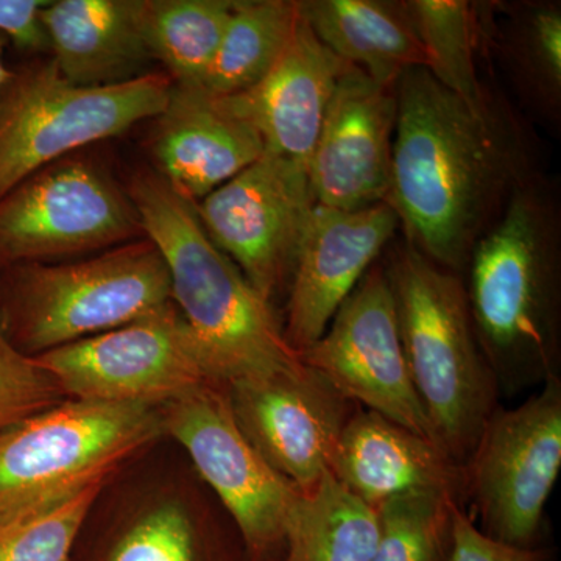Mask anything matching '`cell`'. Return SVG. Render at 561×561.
<instances>
[{"instance_id": "6", "label": "cell", "mask_w": 561, "mask_h": 561, "mask_svg": "<svg viewBox=\"0 0 561 561\" xmlns=\"http://www.w3.org/2000/svg\"><path fill=\"white\" fill-rule=\"evenodd\" d=\"M162 408L69 400L0 435V524L108 481L157 440Z\"/></svg>"}, {"instance_id": "8", "label": "cell", "mask_w": 561, "mask_h": 561, "mask_svg": "<svg viewBox=\"0 0 561 561\" xmlns=\"http://www.w3.org/2000/svg\"><path fill=\"white\" fill-rule=\"evenodd\" d=\"M140 238L130 195L83 158L54 162L0 198V264H46Z\"/></svg>"}, {"instance_id": "17", "label": "cell", "mask_w": 561, "mask_h": 561, "mask_svg": "<svg viewBox=\"0 0 561 561\" xmlns=\"http://www.w3.org/2000/svg\"><path fill=\"white\" fill-rule=\"evenodd\" d=\"M153 153L160 175L198 203L265 153L261 136L206 88L172 83L154 117Z\"/></svg>"}, {"instance_id": "16", "label": "cell", "mask_w": 561, "mask_h": 561, "mask_svg": "<svg viewBox=\"0 0 561 561\" xmlns=\"http://www.w3.org/2000/svg\"><path fill=\"white\" fill-rule=\"evenodd\" d=\"M398 230L387 202L354 210L316 206L287 289L283 332L295 353L319 341Z\"/></svg>"}, {"instance_id": "4", "label": "cell", "mask_w": 561, "mask_h": 561, "mask_svg": "<svg viewBox=\"0 0 561 561\" xmlns=\"http://www.w3.org/2000/svg\"><path fill=\"white\" fill-rule=\"evenodd\" d=\"M402 351L435 445L465 467L491 413L494 373L472 327L463 278L402 242L386 264Z\"/></svg>"}, {"instance_id": "9", "label": "cell", "mask_w": 561, "mask_h": 561, "mask_svg": "<svg viewBox=\"0 0 561 561\" xmlns=\"http://www.w3.org/2000/svg\"><path fill=\"white\" fill-rule=\"evenodd\" d=\"M561 470V379H548L513 409L497 408L465 463L482 531L534 548L546 504Z\"/></svg>"}, {"instance_id": "18", "label": "cell", "mask_w": 561, "mask_h": 561, "mask_svg": "<svg viewBox=\"0 0 561 561\" xmlns=\"http://www.w3.org/2000/svg\"><path fill=\"white\" fill-rule=\"evenodd\" d=\"M348 68L300 16L267 76L224 101L257 131L265 151L308 165L332 92Z\"/></svg>"}, {"instance_id": "15", "label": "cell", "mask_w": 561, "mask_h": 561, "mask_svg": "<svg viewBox=\"0 0 561 561\" xmlns=\"http://www.w3.org/2000/svg\"><path fill=\"white\" fill-rule=\"evenodd\" d=\"M397 113L394 87L354 66L343 73L306 165L317 205L354 210L387 202Z\"/></svg>"}, {"instance_id": "19", "label": "cell", "mask_w": 561, "mask_h": 561, "mask_svg": "<svg viewBox=\"0 0 561 561\" xmlns=\"http://www.w3.org/2000/svg\"><path fill=\"white\" fill-rule=\"evenodd\" d=\"M330 472L373 508L402 494L431 491L459 500L465 491L463 467L434 442L362 408L343 427Z\"/></svg>"}, {"instance_id": "33", "label": "cell", "mask_w": 561, "mask_h": 561, "mask_svg": "<svg viewBox=\"0 0 561 561\" xmlns=\"http://www.w3.org/2000/svg\"><path fill=\"white\" fill-rule=\"evenodd\" d=\"M9 41L3 33H0V105H2L3 95H5L7 90L10 88L11 80L14 79L13 73L7 68L5 58H3V51H5Z\"/></svg>"}, {"instance_id": "32", "label": "cell", "mask_w": 561, "mask_h": 561, "mask_svg": "<svg viewBox=\"0 0 561 561\" xmlns=\"http://www.w3.org/2000/svg\"><path fill=\"white\" fill-rule=\"evenodd\" d=\"M43 0H0V33L24 49L47 46L46 33L41 24Z\"/></svg>"}, {"instance_id": "14", "label": "cell", "mask_w": 561, "mask_h": 561, "mask_svg": "<svg viewBox=\"0 0 561 561\" xmlns=\"http://www.w3.org/2000/svg\"><path fill=\"white\" fill-rule=\"evenodd\" d=\"M225 389L247 440L300 493L330 471L343 427L359 408L301 359L289 370Z\"/></svg>"}, {"instance_id": "11", "label": "cell", "mask_w": 561, "mask_h": 561, "mask_svg": "<svg viewBox=\"0 0 561 561\" xmlns=\"http://www.w3.org/2000/svg\"><path fill=\"white\" fill-rule=\"evenodd\" d=\"M162 431L190 454L230 513L247 551L262 559L284 546L300 491L273 470L242 434L227 389L203 383L161 409Z\"/></svg>"}, {"instance_id": "25", "label": "cell", "mask_w": 561, "mask_h": 561, "mask_svg": "<svg viewBox=\"0 0 561 561\" xmlns=\"http://www.w3.org/2000/svg\"><path fill=\"white\" fill-rule=\"evenodd\" d=\"M300 22L297 0H236L203 88L227 98L260 83Z\"/></svg>"}, {"instance_id": "20", "label": "cell", "mask_w": 561, "mask_h": 561, "mask_svg": "<svg viewBox=\"0 0 561 561\" xmlns=\"http://www.w3.org/2000/svg\"><path fill=\"white\" fill-rule=\"evenodd\" d=\"M41 24L65 79L81 87H110L144 76L153 60L144 39L139 0H55ZM147 73V72H146Z\"/></svg>"}, {"instance_id": "13", "label": "cell", "mask_w": 561, "mask_h": 561, "mask_svg": "<svg viewBox=\"0 0 561 561\" xmlns=\"http://www.w3.org/2000/svg\"><path fill=\"white\" fill-rule=\"evenodd\" d=\"M298 357L354 404L434 442L409 376L383 264L373 265L319 341Z\"/></svg>"}, {"instance_id": "26", "label": "cell", "mask_w": 561, "mask_h": 561, "mask_svg": "<svg viewBox=\"0 0 561 561\" xmlns=\"http://www.w3.org/2000/svg\"><path fill=\"white\" fill-rule=\"evenodd\" d=\"M426 69L446 90L478 101L485 84L478 72L483 16L481 3L467 0H405Z\"/></svg>"}, {"instance_id": "10", "label": "cell", "mask_w": 561, "mask_h": 561, "mask_svg": "<svg viewBox=\"0 0 561 561\" xmlns=\"http://www.w3.org/2000/svg\"><path fill=\"white\" fill-rule=\"evenodd\" d=\"M33 357L62 393L80 401L164 408L214 382L173 301L116 330Z\"/></svg>"}, {"instance_id": "28", "label": "cell", "mask_w": 561, "mask_h": 561, "mask_svg": "<svg viewBox=\"0 0 561 561\" xmlns=\"http://www.w3.org/2000/svg\"><path fill=\"white\" fill-rule=\"evenodd\" d=\"M103 485L88 486L44 511L0 524V561H68Z\"/></svg>"}, {"instance_id": "21", "label": "cell", "mask_w": 561, "mask_h": 561, "mask_svg": "<svg viewBox=\"0 0 561 561\" xmlns=\"http://www.w3.org/2000/svg\"><path fill=\"white\" fill-rule=\"evenodd\" d=\"M301 20L341 60L394 87L426 54L405 0H297Z\"/></svg>"}, {"instance_id": "5", "label": "cell", "mask_w": 561, "mask_h": 561, "mask_svg": "<svg viewBox=\"0 0 561 561\" xmlns=\"http://www.w3.org/2000/svg\"><path fill=\"white\" fill-rule=\"evenodd\" d=\"M13 268L0 327L28 356L116 330L172 302L168 265L147 238L70 264Z\"/></svg>"}, {"instance_id": "12", "label": "cell", "mask_w": 561, "mask_h": 561, "mask_svg": "<svg viewBox=\"0 0 561 561\" xmlns=\"http://www.w3.org/2000/svg\"><path fill=\"white\" fill-rule=\"evenodd\" d=\"M316 206L306 165L268 151L195 203L214 245L271 302L289 289Z\"/></svg>"}, {"instance_id": "30", "label": "cell", "mask_w": 561, "mask_h": 561, "mask_svg": "<svg viewBox=\"0 0 561 561\" xmlns=\"http://www.w3.org/2000/svg\"><path fill=\"white\" fill-rule=\"evenodd\" d=\"M194 526L179 505H162L136 523L108 561H197Z\"/></svg>"}, {"instance_id": "27", "label": "cell", "mask_w": 561, "mask_h": 561, "mask_svg": "<svg viewBox=\"0 0 561 561\" xmlns=\"http://www.w3.org/2000/svg\"><path fill=\"white\" fill-rule=\"evenodd\" d=\"M457 504L456 497L431 491L383 502L376 508L379 537L371 561H448Z\"/></svg>"}, {"instance_id": "31", "label": "cell", "mask_w": 561, "mask_h": 561, "mask_svg": "<svg viewBox=\"0 0 561 561\" xmlns=\"http://www.w3.org/2000/svg\"><path fill=\"white\" fill-rule=\"evenodd\" d=\"M448 561H548L541 549L494 540L457 504L453 511V546Z\"/></svg>"}, {"instance_id": "29", "label": "cell", "mask_w": 561, "mask_h": 561, "mask_svg": "<svg viewBox=\"0 0 561 561\" xmlns=\"http://www.w3.org/2000/svg\"><path fill=\"white\" fill-rule=\"evenodd\" d=\"M49 373L10 341L0 327V435L28 416L61 402Z\"/></svg>"}, {"instance_id": "3", "label": "cell", "mask_w": 561, "mask_h": 561, "mask_svg": "<svg viewBox=\"0 0 561 561\" xmlns=\"http://www.w3.org/2000/svg\"><path fill=\"white\" fill-rule=\"evenodd\" d=\"M144 236L160 250L173 305L201 350L210 379L227 387L289 370L300 357L287 345L271 301L206 234L195 203L160 173L131 181Z\"/></svg>"}, {"instance_id": "24", "label": "cell", "mask_w": 561, "mask_h": 561, "mask_svg": "<svg viewBox=\"0 0 561 561\" xmlns=\"http://www.w3.org/2000/svg\"><path fill=\"white\" fill-rule=\"evenodd\" d=\"M236 0H139V21L151 58L172 83L203 87Z\"/></svg>"}, {"instance_id": "2", "label": "cell", "mask_w": 561, "mask_h": 561, "mask_svg": "<svg viewBox=\"0 0 561 561\" xmlns=\"http://www.w3.org/2000/svg\"><path fill=\"white\" fill-rule=\"evenodd\" d=\"M472 327L500 390L560 376L561 213L540 172L476 242L463 275Z\"/></svg>"}, {"instance_id": "23", "label": "cell", "mask_w": 561, "mask_h": 561, "mask_svg": "<svg viewBox=\"0 0 561 561\" xmlns=\"http://www.w3.org/2000/svg\"><path fill=\"white\" fill-rule=\"evenodd\" d=\"M378 537L376 508L328 471L290 513L284 561H371Z\"/></svg>"}, {"instance_id": "22", "label": "cell", "mask_w": 561, "mask_h": 561, "mask_svg": "<svg viewBox=\"0 0 561 561\" xmlns=\"http://www.w3.org/2000/svg\"><path fill=\"white\" fill-rule=\"evenodd\" d=\"M493 39L519 111L552 131L561 124V3H496ZM486 32V31H485Z\"/></svg>"}, {"instance_id": "1", "label": "cell", "mask_w": 561, "mask_h": 561, "mask_svg": "<svg viewBox=\"0 0 561 561\" xmlns=\"http://www.w3.org/2000/svg\"><path fill=\"white\" fill-rule=\"evenodd\" d=\"M397 130L387 203L409 245L463 275L476 242L537 173V144L518 106L485 84L478 101L446 90L426 68L394 84Z\"/></svg>"}, {"instance_id": "7", "label": "cell", "mask_w": 561, "mask_h": 561, "mask_svg": "<svg viewBox=\"0 0 561 561\" xmlns=\"http://www.w3.org/2000/svg\"><path fill=\"white\" fill-rule=\"evenodd\" d=\"M171 88V77L162 72L81 87L54 62L11 81L0 105V198L73 151L160 116Z\"/></svg>"}]
</instances>
